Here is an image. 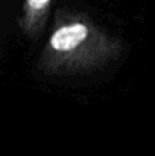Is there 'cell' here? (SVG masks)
<instances>
[{"label": "cell", "instance_id": "obj_2", "mask_svg": "<svg viewBox=\"0 0 155 156\" xmlns=\"http://www.w3.org/2000/svg\"><path fill=\"white\" fill-rule=\"evenodd\" d=\"M0 36H2V26H0Z\"/></svg>", "mask_w": 155, "mask_h": 156}, {"label": "cell", "instance_id": "obj_1", "mask_svg": "<svg viewBox=\"0 0 155 156\" xmlns=\"http://www.w3.org/2000/svg\"><path fill=\"white\" fill-rule=\"evenodd\" d=\"M122 51V40L87 14L58 8L37 66L45 76L89 74L115 62Z\"/></svg>", "mask_w": 155, "mask_h": 156}]
</instances>
